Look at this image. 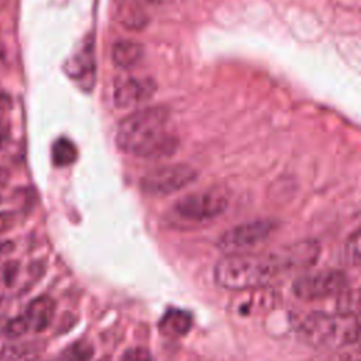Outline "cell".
Returning a JSON list of instances; mask_svg holds the SVG:
<instances>
[{"label": "cell", "instance_id": "12", "mask_svg": "<svg viewBox=\"0 0 361 361\" xmlns=\"http://www.w3.org/2000/svg\"><path fill=\"white\" fill-rule=\"evenodd\" d=\"M113 61L120 68H133L135 66L144 55V49L141 44L131 41V39H120L114 44L113 51Z\"/></svg>", "mask_w": 361, "mask_h": 361}, {"label": "cell", "instance_id": "8", "mask_svg": "<svg viewBox=\"0 0 361 361\" xmlns=\"http://www.w3.org/2000/svg\"><path fill=\"white\" fill-rule=\"evenodd\" d=\"M271 252L278 262L281 271H286L306 268L317 262L320 255V247L316 241L305 240L289 244L286 247H281Z\"/></svg>", "mask_w": 361, "mask_h": 361}, {"label": "cell", "instance_id": "2", "mask_svg": "<svg viewBox=\"0 0 361 361\" xmlns=\"http://www.w3.org/2000/svg\"><path fill=\"white\" fill-rule=\"evenodd\" d=\"M281 272L272 252L228 254L214 268V281L228 290H248L267 285Z\"/></svg>", "mask_w": 361, "mask_h": 361}, {"label": "cell", "instance_id": "9", "mask_svg": "<svg viewBox=\"0 0 361 361\" xmlns=\"http://www.w3.org/2000/svg\"><path fill=\"white\" fill-rule=\"evenodd\" d=\"M155 83L149 78H124L116 83L114 103L118 107H128L149 99L155 92Z\"/></svg>", "mask_w": 361, "mask_h": 361}, {"label": "cell", "instance_id": "19", "mask_svg": "<svg viewBox=\"0 0 361 361\" xmlns=\"http://www.w3.org/2000/svg\"><path fill=\"white\" fill-rule=\"evenodd\" d=\"M17 274H18V262H16V261H8L7 264H4L1 276H3V281H4L8 286L13 285V282H14Z\"/></svg>", "mask_w": 361, "mask_h": 361}, {"label": "cell", "instance_id": "18", "mask_svg": "<svg viewBox=\"0 0 361 361\" xmlns=\"http://www.w3.org/2000/svg\"><path fill=\"white\" fill-rule=\"evenodd\" d=\"M121 361H152L151 353L144 347L128 348L123 353Z\"/></svg>", "mask_w": 361, "mask_h": 361}, {"label": "cell", "instance_id": "10", "mask_svg": "<svg viewBox=\"0 0 361 361\" xmlns=\"http://www.w3.org/2000/svg\"><path fill=\"white\" fill-rule=\"evenodd\" d=\"M55 314V302L49 296H38L32 299L25 310V319L30 330L44 331L52 322Z\"/></svg>", "mask_w": 361, "mask_h": 361}, {"label": "cell", "instance_id": "22", "mask_svg": "<svg viewBox=\"0 0 361 361\" xmlns=\"http://www.w3.org/2000/svg\"><path fill=\"white\" fill-rule=\"evenodd\" d=\"M28 361H44V360L39 358V357H34V358H31V360H28Z\"/></svg>", "mask_w": 361, "mask_h": 361}, {"label": "cell", "instance_id": "21", "mask_svg": "<svg viewBox=\"0 0 361 361\" xmlns=\"http://www.w3.org/2000/svg\"><path fill=\"white\" fill-rule=\"evenodd\" d=\"M4 55H6V52H4V48H3V47H1V44H0V62L3 61Z\"/></svg>", "mask_w": 361, "mask_h": 361}, {"label": "cell", "instance_id": "5", "mask_svg": "<svg viewBox=\"0 0 361 361\" xmlns=\"http://www.w3.org/2000/svg\"><path fill=\"white\" fill-rule=\"evenodd\" d=\"M274 228L271 220L245 221L224 231L217 245L226 254H243L267 241Z\"/></svg>", "mask_w": 361, "mask_h": 361}, {"label": "cell", "instance_id": "15", "mask_svg": "<svg viewBox=\"0 0 361 361\" xmlns=\"http://www.w3.org/2000/svg\"><path fill=\"white\" fill-rule=\"evenodd\" d=\"M93 345L87 341H76L73 343L65 353L63 360L65 361H89L93 355Z\"/></svg>", "mask_w": 361, "mask_h": 361}, {"label": "cell", "instance_id": "6", "mask_svg": "<svg viewBox=\"0 0 361 361\" xmlns=\"http://www.w3.org/2000/svg\"><path fill=\"white\" fill-rule=\"evenodd\" d=\"M197 172L185 164L165 165L147 172L141 178V189L149 196H165L175 193L193 182Z\"/></svg>", "mask_w": 361, "mask_h": 361}, {"label": "cell", "instance_id": "11", "mask_svg": "<svg viewBox=\"0 0 361 361\" xmlns=\"http://www.w3.org/2000/svg\"><path fill=\"white\" fill-rule=\"evenodd\" d=\"M158 326L165 334L185 336L192 327V314L182 309H168Z\"/></svg>", "mask_w": 361, "mask_h": 361}, {"label": "cell", "instance_id": "17", "mask_svg": "<svg viewBox=\"0 0 361 361\" xmlns=\"http://www.w3.org/2000/svg\"><path fill=\"white\" fill-rule=\"evenodd\" d=\"M28 330H30V326H28L25 316H16L7 322V324L4 327V334L8 338H17V337L25 334Z\"/></svg>", "mask_w": 361, "mask_h": 361}, {"label": "cell", "instance_id": "4", "mask_svg": "<svg viewBox=\"0 0 361 361\" xmlns=\"http://www.w3.org/2000/svg\"><path fill=\"white\" fill-rule=\"evenodd\" d=\"M228 197L221 189H206L189 193L173 204V213L186 221H207L226 212Z\"/></svg>", "mask_w": 361, "mask_h": 361}, {"label": "cell", "instance_id": "23", "mask_svg": "<svg viewBox=\"0 0 361 361\" xmlns=\"http://www.w3.org/2000/svg\"><path fill=\"white\" fill-rule=\"evenodd\" d=\"M99 361H110L107 357H104V358H102V360H99Z\"/></svg>", "mask_w": 361, "mask_h": 361}, {"label": "cell", "instance_id": "20", "mask_svg": "<svg viewBox=\"0 0 361 361\" xmlns=\"http://www.w3.org/2000/svg\"><path fill=\"white\" fill-rule=\"evenodd\" d=\"M17 221V214L14 212H0V234L10 230Z\"/></svg>", "mask_w": 361, "mask_h": 361}, {"label": "cell", "instance_id": "13", "mask_svg": "<svg viewBox=\"0 0 361 361\" xmlns=\"http://www.w3.org/2000/svg\"><path fill=\"white\" fill-rule=\"evenodd\" d=\"M69 73L72 78L79 80H93L94 75V55H93V42L92 38L87 41L79 54L73 58Z\"/></svg>", "mask_w": 361, "mask_h": 361}, {"label": "cell", "instance_id": "16", "mask_svg": "<svg viewBox=\"0 0 361 361\" xmlns=\"http://www.w3.org/2000/svg\"><path fill=\"white\" fill-rule=\"evenodd\" d=\"M344 258H345V262L353 267H357L360 264V231L358 230H355L347 240L344 245Z\"/></svg>", "mask_w": 361, "mask_h": 361}, {"label": "cell", "instance_id": "7", "mask_svg": "<svg viewBox=\"0 0 361 361\" xmlns=\"http://www.w3.org/2000/svg\"><path fill=\"white\" fill-rule=\"evenodd\" d=\"M348 285V278L343 271L323 269L306 274L292 283L295 296L303 300H317L337 295Z\"/></svg>", "mask_w": 361, "mask_h": 361}, {"label": "cell", "instance_id": "1", "mask_svg": "<svg viewBox=\"0 0 361 361\" xmlns=\"http://www.w3.org/2000/svg\"><path fill=\"white\" fill-rule=\"evenodd\" d=\"M169 111L162 106L141 109L117 127V147L131 155L144 158H164L172 155L178 147L176 138L166 133Z\"/></svg>", "mask_w": 361, "mask_h": 361}, {"label": "cell", "instance_id": "3", "mask_svg": "<svg viewBox=\"0 0 361 361\" xmlns=\"http://www.w3.org/2000/svg\"><path fill=\"white\" fill-rule=\"evenodd\" d=\"M300 338L316 348H341L358 341L357 313L312 312L299 324Z\"/></svg>", "mask_w": 361, "mask_h": 361}, {"label": "cell", "instance_id": "14", "mask_svg": "<svg viewBox=\"0 0 361 361\" xmlns=\"http://www.w3.org/2000/svg\"><path fill=\"white\" fill-rule=\"evenodd\" d=\"M76 158H78V149L71 140L61 137L54 142L52 162L56 166H68V165L73 164L76 161Z\"/></svg>", "mask_w": 361, "mask_h": 361}]
</instances>
